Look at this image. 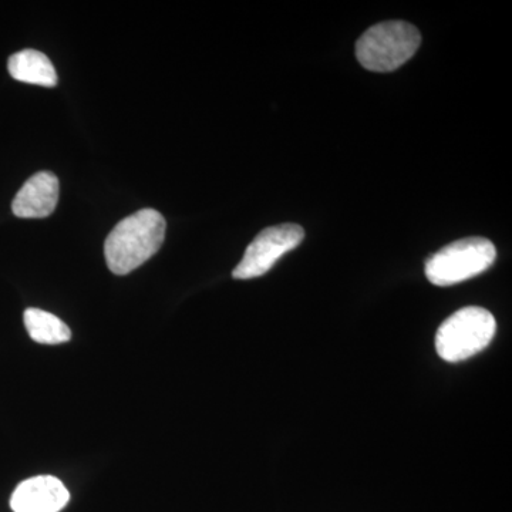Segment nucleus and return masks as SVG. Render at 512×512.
Wrapping results in <instances>:
<instances>
[{"label":"nucleus","instance_id":"423d86ee","mask_svg":"<svg viewBox=\"0 0 512 512\" xmlns=\"http://www.w3.org/2000/svg\"><path fill=\"white\" fill-rule=\"evenodd\" d=\"M69 500V491L59 478L39 476L18 485L10 498V507L13 512H59Z\"/></svg>","mask_w":512,"mask_h":512},{"label":"nucleus","instance_id":"f03ea898","mask_svg":"<svg viewBox=\"0 0 512 512\" xmlns=\"http://www.w3.org/2000/svg\"><path fill=\"white\" fill-rule=\"evenodd\" d=\"M421 45L416 26L390 20L367 29L356 43V57L370 72L389 73L409 62Z\"/></svg>","mask_w":512,"mask_h":512},{"label":"nucleus","instance_id":"f257e3e1","mask_svg":"<svg viewBox=\"0 0 512 512\" xmlns=\"http://www.w3.org/2000/svg\"><path fill=\"white\" fill-rule=\"evenodd\" d=\"M165 220L153 208H144L121 220L104 242L109 269L127 275L160 251L165 239Z\"/></svg>","mask_w":512,"mask_h":512},{"label":"nucleus","instance_id":"39448f33","mask_svg":"<svg viewBox=\"0 0 512 512\" xmlns=\"http://www.w3.org/2000/svg\"><path fill=\"white\" fill-rule=\"evenodd\" d=\"M305 238V231L298 224H282L265 228L256 235L232 272L235 279H254L274 268L282 256L298 248Z\"/></svg>","mask_w":512,"mask_h":512},{"label":"nucleus","instance_id":"6e6552de","mask_svg":"<svg viewBox=\"0 0 512 512\" xmlns=\"http://www.w3.org/2000/svg\"><path fill=\"white\" fill-rule=\"evenodd\" d=\"M10 76L18 82L35 86L55 87L57 73L49 57L37 50L26 49L9 57Z\"/></svg>","mask_w":512,"mask_h":512},{"label":"nucleus","instance_id":"20e7f679","mask_svg":"<svg viewBox=\"0 0 512 512\" xmlns=\"http://www.w3.org/2000/svg\"><path fill=\"white\" fill-rule=\"evenodd\" d=\"M497 259V249L487 238L458 239L426 262V276L436 286H453L484 274Z\"/></svg>","mask_w":512,"mask_h":512},{"label":"nucleus","instance_id":"7ed1b4c3","mask_svg":"<svg viewBox=\"0 0 512 512\" xmlns=\"http://www.w3.org/2000/svg\"><path fill=\"white\" fill-rule=\"evenodd\" d=\"M495 332L493 313L480 306H467L441 323L436 333L437 355L448 363L464 362L487 349Z\"/></svg>","mask_w":512,"mask_h":512},{"label":"nucleus","instance_id":"0eeeda50","mask_svg":"<svg viewBox=\"0 0 512 512\" xmlns=\"http://www.w3.org/2000/svg\"><path fill=\"white\" fill-rule=\"evenodd\" d=\"M59 180L50 171L30 177L16 194L12 211L19 218H46L56 210L59 201Z\"/></svg>","mask_w":512,"mask_h":512},{"label":"nucleus","instance_id":"1a4fd4ad","mask_svg":"<svg viewBox=\"0 0 512 512\" xmlns=\"http://www.w3.org/2000/svg\"><path fill=\"white\" fill-rule=\"evenodd\" d=\"M25 326L28 329L30 338L42 345H60L72 339V332L69 326L62 319L42 309H26Z\"/></svg>","mask_w":512,"mask_h":512}]
</instances>
